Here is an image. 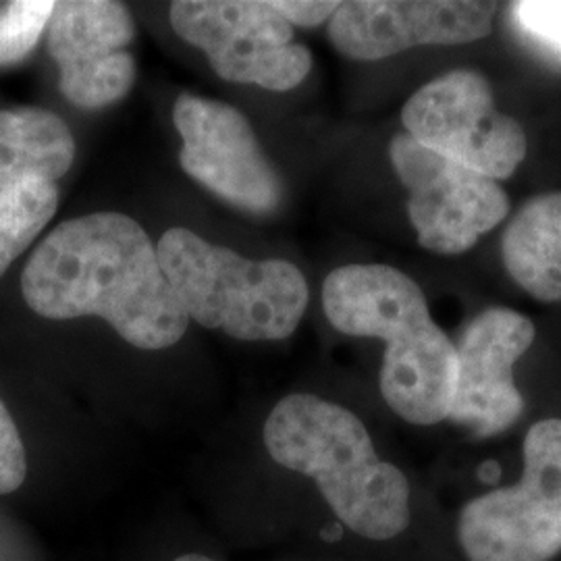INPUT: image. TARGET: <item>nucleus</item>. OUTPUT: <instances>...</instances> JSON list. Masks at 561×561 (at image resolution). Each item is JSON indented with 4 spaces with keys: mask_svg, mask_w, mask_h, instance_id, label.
<instances>
[{
    "mask_svg": "<svg viewBox=\"0 0 561 561\" xmlns=\"http://www.w3.org/2000/svg\"><path fill=\"white\" fill-rule=\"evenodd\" d=\"M322 306L341 333L385 341L379 385L400 419L419 426L449 419L458 352L416 280L387 264H345L322 283Z\"/></svg>",
    "mask_w": 561,
    "mask_h": 561,
    "instance_id": "2",
    "label": "nucleus"
},
{
    "mask_svg": "<svg viewBox=\"0 0 561 561\" xmlns=\"http://www.w3.org/2000/svg\"><path fill=\"white\" fill-rule=\"evenodd\" d=\"M520 481L466 503L458 541L470 561H551L561 551V419L535 422Z\"/></svg>",
    "mask_w": 561,
    "mask_h": 561,
    "instance_id": "5",
    "label": "nucleus"
},
{
    "mask_svg": "<svg viewBox=\"0 0 561 561\" xmlns=\"http://www.w3.org/2000/svg\"><path fill=\"white\" fill-rule=\"evenodd\" d=\"M522 32L561 55V0H528L512 4Z\"/></svg>",
    "mask_w": 561,
    "mask_h": 561,
    "instance_id": "17",
    "label": "nucleus"
},
{
    "mask_svg": "<svg viewBox=\"0 0 561 561\" xmlns=\"http://www.w3.org/2000/svg\"><path fill=\"white\" fill-rule=\"evenodd\" d=\"M57 208L55 181L30 178L0 190V277L41 236Z\"/></svg>",
    "mask_w": 561,
    "mask_h": 561,
    "instance_id": "15",
    "label": "nucleus"
},
{
    "mask_svg": "<svg viewBox=\"0 0 561 561\" xmlns=\"http://www.w3.org/2000/svg\"><path fill=\"white\" fill-rule=\"evenodd\" d=\"M173 561H217L213 558H206V556H198V553H187V556H180L178 560Z\"/></svg>",
    "mask_w": 561,
    "mask_h": 561,
    "instance_id": "20",
    "label": "nucleus"
},
{
    "mask_svg": "<svg viewBox=\"0 0 561 561\" xmlns=\"http://www.w3.org/2000/svg\"><path fill=\"white\" fill-rule=\"evenodd\" d=\"M173 123L183 140L181 167L192 180L248 213L264 215L279 206V178L238 108L183 92Z\"/></svg>",
    "mask_w": 561,
    "mask_h": 561,
    "instance_id": "9",
    "label": "nucleus"
},
{
    "mask_svg": "<svg viewBox=\"0 0 561 561\" xmlns=\"http://www.w3.org/2000/svg\"><path fill=\"white\" fill-rule=\"evenodd\" d=\"M283 20L289 25L300 27H317L329 23L333 13L337 11L340 2H312V0H277L273 2Z\"/></svg>",
    "mask_w": 561,
    "mask_h": 561,
    "instance_id": "19",
    "label": "nucleus"
},
{
    "mask_svg": "<svg viewBox=\"0 0 561 561\" xmlns=\"http://www.w3.org/2000/svg\"><path fill=\"white\" fill-rule=\"evenodd\" d=\"M25 474L27 460L18 424L0 400V495L18 491Z\"/></svg>",
    "mask_w": 561,
    "mask_h": 561,
    "instance_id": "18",
    "label": "nucleus"
},
{
    "mask_svg": "<svg viewBox=\"0 0 561 561\" xmlns=\"http://www.w3.org/2000/svg\"><path fill=\"white\" fill-rule=\"evenodd\" d=\"M505 271L535 300L561 301V192L526 202L505 227Z\"/></svg>",
    "mask_w": 561,
    "mask_h": 561,
    "instance_id": "13",
    "label": "nucleus"
},
{
    "mask_svg": "<svg viewBox=\"0 0 561 561\" xmlns=\"http://www.w3.org/2000/svg\"><path fill=\"white\" fill-rule=\"evenodd\" d=\"M21 291L50 321L99 317L140 350H167L190 319L140 222L92 213L60 222L25 264Z\"/></svg>",
    "mask_w": 561,
    "mask_h": 561,
    "instance_id": "1",
    "label": "nucleus"
},
{
    "mask_svg": "<svg viewBox=\"0 0 561 561\" xmlns=\"http://www.w3.org/2000/svg\"><path fill=\"white\" fill-rule=\"evenodd\" d=\"M497 2L479 0H352L329 20L343 57L381 60L416 46H456L493 32Z\"/></svg>",
    "mask_w": 561,
    "mask_h": 561,
    "instance_id": "11",
    "label": "nucleus"
},
{
    "mask_svg": "<svg viewBox=\"0 0 561 561\" xmlns=\"http://www.w3.org/2000/svg\"><path fill=\"white\" fill-rule=\"evenodd\" d=\"M134 36L136 23L121 2H55L48 53L59 67L62 96L80 108H104L125 99L138 73L125 50Z\"/></svg>",
    "mask_w": 561,
    "mask_h": 561,
    "instance_id": "10",
    "label": "nucleus"
},
{
    "mask_svg": "<svg viewBox=\"0 0 561 561\" xmlns=\"http://www.w3.org/2000/svg\"><path fill=\"white\" fill-rule=\"evenodd\" d=\"M76 159V140L50 111L23 106L0 111V190L30 178L60 180Z\"/></svg>",
    "mask_w": 561,
    "mask_h": 561,
    "instance_id": "14",
    "label": "nucleus"
},
{
    "mask_svg": "<svg viewBox=\"0 0 561 561\" xmlns=\"http://www.w3.org/2000/svg\"><path fill=\"white\" fill-rule=\"evenodd\" d=\"M405 134L424 148L491 180H507L528 152L520 123L495 106L477 71H449L424 83L401 108Z\"/></svg>",
    "mask_w": 561,
    "mask_h": 561,
    "instance_id": "7",
    "label": "nucleus"
},
{
    "mask_svg": "<svg viewBox=\"0 0 561 561\" xmlns=\"http://www.w3.org/2000/svg\"><path fill=\"white\" fill-rule=\"evenodd\" d=\"M169 18L178 36L201 48L225 81L287 92L312 69L310 50L294 42V25L273 2L181 0Z\"/></svg>",
    "mask_w": 561,
    "mask_h": 561,
    "instance_id": "6",
    "label": "nucleus"
},
{
    "mask_svg": "<svg viewBox=\"0 0 561 561\" xmlns=\"http://www.w3.org/2000/svg\"><path fill=\"white\" fill-rule=\"evenodd\" d=\"M157 256L187 319L233 340H285L308 308V283L291 262L250 261L185 227L162 236Z\"/></svg>",
    "mask_w": 561,
    "mask_h": 561,
    "instance_id": "4",
    "label": "nucleus"
},
{
    "mask_svg": "<svg viewBox=\"0 0 561 561\" xmlns=\"http://www.w3.org/2000/svg\"><path fill=\"white\" fill-rule=\"evenodd\" d=\"M262 437L279 466L317 482L352 533L389 541L408 528V479L379 458L366 426L347 408L312 393L287 396L268 414Z\"/></svg>",
    "mask_w": 561,
    "mask_h": 561,
    "instance_id": "3",
    "label": "nucleus"
},
{
    "mask_svg": "<svg viewBox=\"0 0 561 561\" xmlns=\"http://www.w3.org/2000/svg\"><path fill=\"white\" fill-rule=\"evenodd\" d=\"M535 324L512 308H486L456 345L458 375L449 421L489 439L520 421L524 398L514 366L535 341Z\"/></svg>",
    "mask_w": 561,
    "mask_h": 561,
    "instance_id": "12",
    "label": "nucleus"
},
{
    "mask_svg": "<svg viewBox=\"0 0 561 561\" xmlns=\"http://www.w3.org/2000/svg\"><path fill=\"white\" fill-rule=\"evenodd\" d=\"M55 2L18 0L0 9V65L23 59L48 27Z\"/></svg>",
    "mask_w": 561,
    "mask_h": 561,
    "instance_id": "16",
    "label": "nucleus"
},
{
    "mask_svg": "<svg viewBox=\"0 0 561 561\" xmlns=\"http://www.w3.org/2000/svg\"><path fill=\"white\" fill-rule=\"evenodd\" d=\"M389 157L408 190V217L424 250L463 254L510 215L497 181L424 148L405 131L389 144Z\"/></svg>",
    "mask_w": 561,
    "mask_h": 561,
    "instance_id": "8",
    "label": "nucleus"
}]
</instances>
